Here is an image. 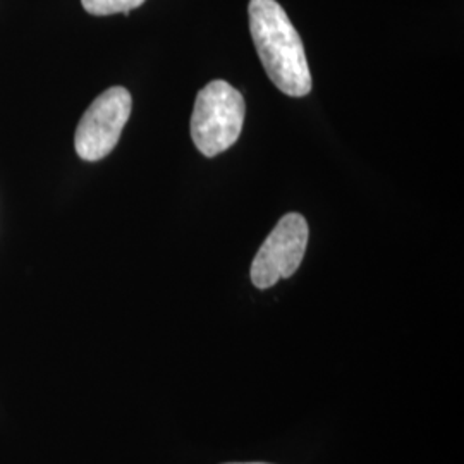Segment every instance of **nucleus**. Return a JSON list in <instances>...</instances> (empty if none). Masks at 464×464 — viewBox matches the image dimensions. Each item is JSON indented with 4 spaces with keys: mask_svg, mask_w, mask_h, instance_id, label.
<instances>
[{
    "mask_svg": "<svg viewBox=\"0 0 464 464\" xmlns=\"http://www.w3.org/2000/svg\"><path fill=\"white\" fill-rule=\"evenodd\" d=\"M246 103L243 95L222 80L207 84L195 100L191 138L208 159L231 149L243 131Z\"/></svg>",
    "mask_w": 464,
    "mask_h": 464,
    "instance_id": "2",
    "label": "nucleus"
},
{
    "mask_svg": "<svg viewBox=\"0 0 464 464\" xmlns=\"http://www.w3.org/2000/svg\"><path fill=\"white\" fill-rule=\"evenodd\" d=\"M249 32L268 78L282 93L304 97L312 92V72L304 45L277 0H249Z\"/></svg>",
    "mask_w": 464,
    "mask_h": 464,
    "instance_id": "1",
    "label": "nucleus"
},
{
    "mask_svg": "<svg viewBox=\"0 0 464 464\" xmlns=\"http://www.w3.org/2000/svg\"><path fill=\"white\" fill-rule=\"evenodd\" d=\"M226 464H266V463H226Z\"/></svg>",
    "mask_w": 464,
    "mask_h": 464,
    "instance_id": "6",
    "label": "nucleus"
},
{
    "mask_svg": "<svg viewBox=\"0 0 464 464\" xmlns=\"http://www.w3.org/2000/svg\"><path fill=\"white\" fill-rule=\"evenodd\" d=\"M143 2L145 0H82L84 11L93 16H111L117 13L128 14Z\"/></svg>",
    "mask_w": 464,
    "mask_h": 464,
    "instance_id": "5",
    "label": "nucleus"
},
{
    "mask_svg": "<svg viewBox=\"0 0 464 464\" xmlns=\"http://www.w3.org/2000/svg\"><path fill=\"white\" fill-rule=\"evenodd\" d=\"M308 236V224L301 214L282 217L251 264V282L258 289H268L295 276L304 258Z\"/></svg>",
    "mask_w": 464,
    "mask_h": 464,
    "instance_id": "4",
    "label": "nucleus"
},
{
    "mask_svg": "<svg viewBox=\"0 0 464 464\" xmlns=\"http://www.w3.org/2000/svg\"><path fill=\"white\" fill-rule=\"evenodd\" d=\"M131 93L122 86H112L93 100L74 134V149L80 159L97 162L116 149L131 116Z\"/></svg>",
    "mask_w": 464,
    "mask_h": 464,
    "instance_id": "3",
    "label": "nucleus"
}]
</instances>
